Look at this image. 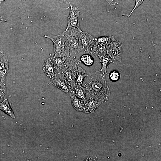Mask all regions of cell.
Here are the masks:
<instances>
[{
    "label": "cell",
    "instance_id": "52a82bcc",
    "mask_svg": "<svg viewBox=\"0 0 161 161\" xmlns=\"http://www.w3.org/2000/svg\"><path fill=\"white\" fill-rule=\"evenodd\" d=\"M69 3L70 7V13L67 18V26L64 31L69 29L76 28L79 32H82L79 24V9L78 7L71 4L69 2Z\"/></svg>",
    "mask_w": 161,
    "mask_h": 161
},
{
    "label": "cell",
    "instance_id": "603a6c76",
    "mask_svg": "<svg viewBox=\"0 0 161 161\" xmlns=\"http://www.w3.org/2000/svg\"><path fill=\"white\" fill-rule=\"evenodd\" d=\"M7 89H4L0 91V103L6 98Z\"/></svg>",
    "mask_w": 161,
    "mask_h": 161
},
{
    "label": "cell",
    "instance_id": "e0dca14e",
    "mask_svg": "<svg viewBox=\"0 0 161 161\" xmlns=\"http://www.w3.org/2000/svg\"><path fill=\"white\" fill-rule=\"evenodd\" d=\"M0 110H1L13 119L15 118L14 112L10 106L8 100L5 98L0 103Z\"/></svg>",
    "mask_w": 161,
    "mask_h": 161
},
{
    "label": "cell",
    "instance_id": "6da1fadb",
    "mask_svg": "<svg viewBox=\"0 0 161 161\" xmlns=\"http://www.w3.org/2000/svg\"><path fill=\"white\" fill-rule=\"evenodd\" d=\"M82 86L89 98L102 103L107 100L110 94V87L105 74L100 71L87 74Z\"/></svg>",
    "mask_w": 161,
    "mask_h": 161
},
{
    "label": "cell",
    "instance_id": "9c48e42d",
    "mask_svg": "<svg viewBox=\"0 0 161 161\" xmlns=\"http://www.w3.org/2000/svg\"><path fill=\"white\" fill-rule=\"evenodd\" d=\"M9 61L4 54L0 58V83H5L6 77L9 72Z\"/></svg>",
    "mask_w": 161,
    "mask_h": 161
},
{
    "label": "cell",
    "instance_id": "8fae6325",
    "mask_svg": "<svg viewBox=\"0 0 161 161\" xmlns=\"http://www.w3.org/2000/svg\"><path fill=\"white\" fill-rule=\"evenodd\" d=\"M42 68L44 72L48 77L50 79L53 77L56 71L50 57L44 61Z\"/></svg>",
    "mask_w": 161,
    "mask_h": 161
},
{
    "label": "cell",
    "instance_id": "4316f807",
    "mask_svg": "<svg viewBox=\"0 0 161 161\" xmlns=\"http://www.w3.org/2000/svg\"><path fill=\"white\" fill-rule=\"evenodd\" d=\"M5 0H0V5Z\"/></svg>",
    "mask_w": 161,
    "mask_h": 161
},
{
    "label": "cell",
    "instance_id": "484cf974",
    "mask_svg": "<svg viewBox=\"0 0 161 161\" xmlns=\"http://www.w3.org/2000/svg\"><path fill=\"white\" fill-rule=\"evenodd\" d=\"M4 55V51L0 48V58Z\"/></svg>",
    "mask_w": 161,
    "mask_h": 161
},
{
    "label": "cell",
    "instance_id": "3957f363",
    "mask_svg": "<svg viewBox=\"0 0 161 161\" xmlns=\"http://www.w3.org/2000/svg\"><path fill=\"white\" fill-rule=\"evenodd\" d=\"M80 62L79 60H77L75 56L68 58L62 67L59 71L56 72L61 73L73 88L75 86V76Z\"/></svg>",
    "mask_w": 161,
    "mask_h": 161
},
{
    "label": "cell",
    "instance_id": "ffe728a7",
    "mask_svg": "<svg viewBox=\"0 0 161 161\" xmlns=\"http://www.w3.org/2000/svg\"><path fill=\"white\" fill-rule=\"evenodd\" d=\"M79 60L80 62L88 66L92 65L94 61L93 58L89 54L82 55Z\"/></svg>",
    "mask_w": 161,
    "mask_h": 161
},
{
    "label": "cell",
    "instance_id": "83f0119b",
    "mask_svg": "<svg viewBox=\"0 0 161 161\" xmlns=\"http://www.w3.org/2000/svg\"><path fill=\"white\" fill-rule=\"evenodd\" d=\"M66 0V1H69V0Z\"/></svg>",
    "mask_w": 161,
    "mask_h": 161
},
{
    "label": "cell",
    "instance_id": "2e32d148",
    "mask_svg": "<svg viewBox=\"0 0 161 161\" xmlns=\"http://www.w3.org/2000/svg\"><path fill=\"white\" fill-rule=\"evenodd\" d=\"M99 61L102 64V68L99 70L105 74H107L106 69L108 65L113 62V61L107 54L102 56H98Z\"/></svg>",
    "mask_w": 161,
    "mask_h": 161
},
{
    "label": "cell",
    "instance_id": "7402d4cb",
    "mask_svg": "<svg viewBox=\"0 0 161 161\" xmlns=\"http://www.w3.org/2000/svg\"><path fill=\"white\" fill-rule=\"evenodd\" d=\"M144 0H136L135 4L133 9L130 14L128 15V17H129L134 12V10L140 6L143 2Z\"/></svg>",
    "mask_w": 161,
    "mask_h": 161
},
{
    "label": "cell",
    "instance_id": "30bf717a",
    "mask_svg": "<svg viewBox=\"0 0 161 161\" xmlns=\"http://www.w3.org/2000/svg\"><path fill=\"white\" fill-rule=\"evenodd\" d=\"M107 46L98 44L94 41L89 47L86 53L96 57L103 56L107 54Z\"/></svg>",
    "mask_w": 161,
    "mask_h": 161
},
{
    "label": "cell",
    "instance_id": "8992f818",
    "mask_svg": "<svg viewBox=\"0 0 161 161\" xmlns=\"http://www.w3.org/2000/svg\"><path fill=\"white\" fill-rule=\"evenodd\" d=\"M122 53V44L112 37V39L107 46V53L112 60H117L120 62Z\"/></svg>",
    "mask_w": 161,
    "mask_h": 161
},
{
    "label": "cell",
    "instance_id": "cb8c5ba5",
    "mask_svg": "<svg viewBox=\"0 0 161 161\" xmlns=\"http://www.w3.org/2000/svg\"><path fill=\"white\" fill-rule=\"evenodd\" d=\"M107 1L110 6L116 5L118 4V0H104Z\"/></svg>",
    "mask_w": 161,
    "mask_h": 161
},
{
    "label": "cell",
    "instance_id": "d4e9b609",
    "mask_svg": "<svg viewBox=\"0 0 161 161\" xmlns=\"http://www.w3.org/2000/svg\"><path fill=\"white\" fill-rule=\"evenodd\" d=\"M6 21L4 19L2 16L1 15H0V23Z\"/></svg>",
    "mask_w": 161,
    "mask_h": 161
},
{
    "label": "cell",
    "instance_id": "7a4b0ae2",
    "mask_svg": "<svg viewBox=\"0 0 161 161\" xmlns=\"http://www.w3.org/2000/svg\"><path fill=\"white\" fill-rule=\"evenodd\" d=\"M43 36L50 39L52 41L54 47L53 54L55 57H70L69 48L66 38L63 33L57 35H44Z\"/></svg>",
    "mask_w": 161,
    "mask_h": 161
},
{
    "label": "cell",
    "instance_id": "7c38bea8",
    "mask_svg": "<svg viewBox=\"0 0 161 161\" xmlns=\"http://www.w3.org/2000/svg\"><path fill=\"white\" fill-rule=\"evenodd\" d=\"M102 103L92 97H89L85 103L83 112L86 113L93 112Z\"/></svg>",
    "mask_w": 161,
    "mask_h": 161
},
{
    "label": "cell",
    "instance_id": "9a60e30c",
    "mask_svg": "<svg viewBox=\"0 0 161 161\" xmlns=\"http://www.w3.org/2000/svg\"><path fill=\"white\" fill-rule=\"evenodd\" d=\"M70 96L72 104L74 108L77 111L83 112L85 104L84 101L77 97L75 95Z\"/></svg>",
    "mask_w": 161,
    "mask_h": 161
},
{
    "label": "cell",
    "instance_id": "277c9868",
    "mask_svg": "<svg viewBox=\"0 0 161 161\" xmlns=\"http://www.w3.org/2000/svg\"><path fill=\"white\" fill-rule=\"evenodd\" d=\"M78 31L77 29H69L63 32L66 38L69 48V57L82 52V47L80 43L78 34Z\"/></svg>",
    "mask_w": 161,
    "mask_h": 161
},
{
    "label": "cell",
    "instance_id": "ba28073f",
    "mask_svg": "<svg viewBox=\"0 0 161 161\" xmlns=\"http://www.w3.org/2000/svg\"><path fill=\"white\" fill-rule=\"evenodd\" d=\"M78 34L80 43L82 47V52L86 53L89 47L93 42L95 38L86 32H80L78 31Z\"/></svg>",
    "mask_w": 161,
    "mask_h": 161
},
{
    "label": "cell",
    "instance_id": "44dd1931",
    "mask_svg": "<svg viewBox=\"0 0 161 161\" xmlns=\"http://www.w3.org/2000/svg\"><path fill=\"white\" fill-rule=\"evenodd\" d=\"M109 77L111 80L115 81L118 80L120 75L118 72L117 71L114 70L110 72Z\"/></svg>",
    "mask_w": 161,
    "mask_h": 161
},
{
    "label": "cell",
    "instance_id": "ac0fdd59",
    "mask_svg": "<svg viewBox=\"0 0 161 161\" xmlns=\"http://www.w3.org/2000/svg\"><path fill=\"white\" fill-rule=\"evenodd\" d=\"M74 88L75 95L78 98L82 100L85 103L87 101L86 93L82 86H75Z\"/></svg>",
    "mask_w": 161,
    "mask_h": 161
},
{
    "label": "cell",
    "instance_id": "4fadbf2b",
    "mask_svg": "<svg viewBox=\"0 0 161 161\" xmlns=\"http://www.w3.org/2000/svg\"><path fill=\"white\" fill-rule=\"evenodd\" d=\"M87 75L86 70L79 65L75 76L74 81L75 86H82L84 79Z\"/></svg>",
    "mask_w": 161,
    "mask_h": 161
},
{
    "label": "cell",
    "instance_id": "d6986e66",
    "mask_svg": "<svg viewBox=\"0 0 161 161\" xmlns=\"http://www.w3.org/2000/svg\"><path fill=\"white\" fill-rule=\"evenodd\" d=\"M113 36H103L95 38L94 41L96 43L103 46H106L111 41Z\"/></svg>",
    "mask_w": 161,
    "mask_h": 161
},
{
    "label": "cell",
    "instance_id": "5b68a950",
    "mask_svg": "<svg viewBox=\"0 0 161 161\" xmlns=\"http://www.w3.org/2000/svg\"><path fill=\"white\" fill-rule=\"evenodd\" d=\"M50 82L69 96L75 95L74 88L66 80L61 73L56 72L53 77L51 79Z\"/></svg>",
    "mask_w": 161,
    "mask_h": 161
},
{
    "label": "cell",
    "instance_id": "5bb4252c",
    "mask_svg": "<svg viewBox=\"0 0 161 161\" xmlns=\"http://www.w3.org/2000/svg\"><path fill=\"white\" fill-rule=\"evenodd\" d=\"M50 58L55 67L56 72L59 71L62 67L68 58L66 56L56 57L53 54H50Z\"/></svg>",
    "mask_w": 161,
    "mask_h": 161
}]
</instances>
